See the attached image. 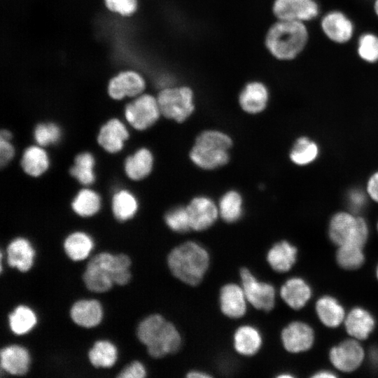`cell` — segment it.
Wrapping results in <instances>:
<instances>
[{"label": "cell", "mask_w": 378, "mask_h": 378, "mask_svg": "<svg viewBox=\"0 0 378 378\" xmlns=\"http://www.w3.org/2000/svg\"><path fill=\"white\" fill-rule=\"evenodd\" d=\"M136 337L154 358L174 354L181 345L177 328L158 314H150L141 321L136 328Z\"/></svg>", "instance_id": "cell-1"}, {"label": "cell", "mask_w": 378, "mask_h": 378, "mask_svg": "<svg viewBox=\"0 0 378 378\" xmlns=\"http://www.w3.org/2000/svg\"><path fill=\"white\" fill-rule=\"evenodd\" d=\"M232 146L233 140L227 133L216 129L205 130L195 137L189 158L201 169H217L229 162Z\"/></svg>", "instance_id": "cell-2"}, {"label": "cell", "mask_w": 378, "mask_h": 378, "mask_svg": "<svg viewBox=\"0 0 378 378\" xmlns=\"http://www.w3.org/2000/svg\"><path fill=\"white\" fill-rule=\"evenodd\" d=\"M309 31L304 22L278 20L268 29L265 44L270 53L279 60H291L305 48Z\"/></svg>", "instance_id": "cell-3"}, {"label": "cell", "mask_w": 378, "mask_h": 378, "mask_svg": "<svg viewBox=\"0 0 378 378\" xmlns=\"http://www.w3.org/2000/svg\"><path fill=\"white\" fill-rule=\"evenodd\" d=\"M167 262L172 274L190 286L199 284L209 265V255L197 242L189 241L173 248Z\"/></svg>", "instance_id": "cell-4"}, {"label": "cell", "mask_w": 378, "mask_h": 378, "mask_svg": "<svg viewBox=\"0 0 378 378\" xmlns=\"http://www.w3.org/2000/svg\"><path fill=\"white\" fill-rule=\"evenodd\" d=\"M156 97L162 116L177 123L188 120L195 111L194 92L188 86L163 88Z\"/></svg>", "instance_id": "cell-5"}, {"label": "cell", "mask_w": 378, "mask_h": 378, "mask_svg": "<svg viewBox=\"0 0 378 378\" xmlns=\"http://www.w3.org/2000/svg\"><path fill=\"white\" fill-rule=\"evenodd\" d=\"M328 232L331 241L339 246L351 244L363 248L368 239V227L363 218L338 212L330 220Z\"/></svg>", "instance_id": "cell-6"}, {"label": "cell", "mask_w": 378, "mask_h": 378, "mask_svg": "<svg viewBox=\"0 0 378 378\" xmlns=\"http://www.w3.org/2000/svg\"><path fill=\"white\" fill-rule=\"evenodd\" d=\"M162 116L157 97L143 93L129 102L124 109L127 123L136 131L150 129Z\"/></svg>", "instance_id": "cell-7"}, {"label": "cell", "mask_w": 378, "mask_h": 378, "mask_svg": "<svg viewBox=\"0 0 378 378\" xmlns=\"http://www.w3.org/2000/svg\"><path fill=\"white\" fill-rule=\"evenodd\" d=\"M114 254L104 251L92 256L83 274V281L88 290L95 293L108 291L114 285L112 280Z\"/></svg>", "instance_id": "cell-8"}, {"label": "cell", "mask_w": 378, "mask_h": 378, "mask_svg": "<svg viewBox=\"0 0 378 378\" xmlns=\"http://www.w3.org/2000/svg\"><path fill=\"white\" fill-rule=\"evenodd\" d=\"M239 274L247 301L257 309L267 312L272 309L275 302L274 288L258 281L248 268H241Z\"/></svg>", "instance_id": "cell-9"}, {"label": "cell", "mask_w": 378, "mask_h": 378, "mask_svg": "<svg viewBox=\"0 0 378 378\" xmlns=\"http://www.w3.org/2000/svg\"><path fill=\"white\" fill-rule=\"evenodd\" d=\"M191 230L203 231L211 227L219 216L218 204L210 197L200 195L192 197L186 205Z\"/></svg>", "instance_id": "cell-10"}, {"label": "cell", "mask_w": 378, "mask_h": 378, "mask_svg": "<svg viewBox=\"0 0 378 378\" xmlns=\"http://www.w3.org/2000/svg\"><path fill=\"white\" fill-rule=\"evenodd\" d=\"M272 11L278 20L305 22L318 16L319 6L316 0H274Z\"/></svg>", "instance_id": "cell-11"}, {"label": "cell", "mask_w": 378, "mask_h": 378, "mask_svg": "<svg viewBox=\"0 0 378 378\" xmlns=\"http://www.w3.org/2000/svg\"><path fill=\"white\" fill-rule=\"evenodd\" d=\"M129 138L126 124L118 118H112L99 127L97 141L106 153L117 154L122 150Z\"/></svg>", "instance_id": "cell-12"}, {"label": "cell", "mask_w": 378, "mask_h": 378, "mask_svg": "<svg viewBox=\"0 0 378 378\" xmlns=\"http://www.w3.org/2000/svg\"><path fill=\"white\" fill-rule=\"evenodd\" d=\"M146 81L138 72L125 71L113 77L108 82L107 92L109 97L116 101L126 97H136L144 93Z\"/></svg>", "instance_id": "cell-13"}, {"label": "cell", "mask_w": 378, "mask_h": 378, "mask_svg": "<svg viewBox=\"0 0 378 378\" xmlns=\"http://www.w3.org/2000/svg\"><path fill=\"white\" fill-rule=\"evenodd\" d=\"M321 28L328 38L341 44L349 41L354 33L353 22L340 10L326 13L321 18Z\"/></svg>", "instance_id": "cell-14"}, {"label": "cell", "mask_w": 378, "mask_h": 378, "mask_svg": "<svg viewBox=\"0 0 378 378\" xmlns=\"http://www.w3.org/2000/svg\"><path fill=\"white\" fill-rule=\"evenodd\" d=\"M364 351L360 344L354 340H346L333 347L330 352V359L333 365L340 371L349 372L355 370L361 364Z\"/></svg>", "instance_id": "cell-15"}, {"label": "cell", "mask_w": 378, "mask_h": 378, "mask_svg": "<svg viewBox=\"0 0 378 378\" xmlns=\"http://www.w3.org/2000/svg\"><path fill=\"white\" fill-rule=\"evenodd\" d=\"M270 92L262 82L254 80L246 83L241 90L238 102L241 109L249 115H258L267 108Z\"/></svg>", "instance_id": "cell-16"}, {"label": "cell", "mask_w": 378, "mask_h": 378, "mask_svg": "<svg viewBox=\"0 0 378 378\" xmlns=\"http://www.w3.org/2000/svg\"><path fill=\"white\" fill-rule=\"evenodd\" d=\"M154 164L155 158L151 150L140 147L125 159L123 169L129 179L140 181L150 176Z\"/></svg>", "instance_id": "cell-17"}, {"label": "cell", "mask_w": 378, "mask_h": 378, "mask_svg": "<svg viewBox=\"0 0 378 378\" xmlns=\"http://www.w3.org/2000/svg\"><path fill=\"white\" fill-rule=\"evenodd\" d=\"M8 265L21 272H28L34 265L35 250L29 240L23 237L13 239L6 250Z\"/></svg>", "instance_id": "cell-18"}, {"label": "cell", "mask_w": 378, "mask_h": 378, "mask_svg": "<svg viewBox=\"0 0 378 378\" xmlns=\"http://www.w3.org/2000/svg\"><path fill=\"white\" fill-rule=\"evenodd\" d=\"M313 330L307 324L294 321L281 332V341L289 352L298 353L308 350L314 342Z\"/></svg>", "instance_id": "cell-19"}, {"label": "cell", "mask_w": 378, "mask_h": 378, "mask_svg": "<svg viewBox=\"0 0 378 378\" xmlns=\"http://www.w3.org/2000/svg\"><path fill=\"white\" fill-rule=\"evenodd\" d=\"M31 357L29 351L19 344H10L0 351L2 370L14 376H23L29 369Z\"/></svg>", "instance_id": "cell-20"}, {"label": "cell", "mask_w": 378, "mask_h": 378, "mask_svg": "<svg viewBox=\"0 0 378 378\" xmlns=\"http://www.w3.org/2000/svg\"><path fill=\"white\" fill-rule=\"evenodd\" d=\"M69 315L77 326L91 328L102 322L103 308L101 303L95 299H82L71 305Z\"/></svg>", "instance_id": "cell-21"}, {"label": "cell", "mask_w": 378, "mask_h": 378, "mask_svg": "<svg viewBox=\"0 0 378 378\" xmlns=\"http://www.w3.org/2000/svg\"><path fill=\"white\" fill-rule=\"evenodd\" d=\"M246 300L243 288L236 284H227L220 290V310L227 317L243 316L246 312Z\"/></svg>", "instance_id": "cell-22"}, {"label": "cell", "mask_w": 378, "mask_h": 378, "mask_svg": "<svg viewBox=\"0 0 378 378\" xmlns=\"http://www.w3.org/2000/svg\"><path fill=\"white\" fill-rule=\"evenodd\" d=\"M50 165V157L44 147L35 144L24 150L20 166L27 176L38 178L48 172Z\"/></svg>", "instance_id": "cell-23"}, {"label": "cell", "mask_w": 378, "mask_h": 378, "mask_svg": "<svg viewBox=\"0 0 378 378\" xmlns=\"http://www.w3.org/2000/svg\"><path fill=\"white\" fill-rule=\"evenodd\" d=\"M111 211L119 222L132 219L139 209V201L131 190L127 188L116 190L111 197Z\"/></svg>", "instance_id": "cell-24"}, {"label": "cell", "mask_w": 378, "mask_h": 378, "mask_svg": "<svg viewBox=\"0 0 378 378\" xmlns=\"http://www.w3.org/2000/svg\"><path fill=\"white\" fill-rule=\"evenodd\" d=\"M75 214L82 218H90L97 214L102 205L101 195L96 190L84 187L79 190L71 202Z\"/></svg>", "instance_id": "cell-25"}, {"label": "cell", "mask_w": 378, "mask_h": 378, "mask_svg": "<svg viewBox=\"0 0 378 378\" xmlns=\"http://www.w3.org/2000/svg\"><path fill=\"white\" fill-rule=\"evenodd\" d=\"M94 246L92 237L84 231H74L69 234L63 242V248L73 261L85 260Z\"/></svg>", "instance_id": "cell-26"}, {"label": "cell", "mask_w": 378, "mask_h": 378, "mask_svg": "<svg viewBox=\"0 0 378 378\" xmlns=\"http://www.w3.org/2000/svg\"><path fill=\"white\" fill-rule=\"evenodd\" d=\"M96 158L90 151L78 153L74 159L69 174L80 185L89 187L96 181Z\"/></svg>", "instance_id": "cell-27"}, {"label": "cell", "mask_w": 378, "mask_h": 378, "mask_svg": "<svg viewBox=\"0 0 378 378\" xmlns=\"http://www.w3.org/2000/svg\"><path fill=\"white\" fill-rule=\"evenodd\" d=\"M297 248L287 241L276 243L269 250L267 260L271 267L278 272L288 271L296 260Z\"/></svg>", "instance_id": "cell-28"}, {"label": "cell", "mask_w": 378, "mask_h": 378, "mask_svg": "<svg viewBox=\"0 0 378 378\" xmlns=\"http://www.w3.org/2000/svg\"><path fill=\"white\" fill-rule=\"evenodd\" d=\"M262 337L257 328L244 325L239 327L233 336L234 349L243 356H253L261 347Z\"/></svg>", "instance_id": "cell-29"}, {"label": "cell", "mask_w": 378, "mask_h": 378, "mask_svg": "<svg viewBox=\"0 0 378 378\" xmlns=\"http://www.w3.org/2000/svg\"><path fill=\"white\" fill-rule=\"evenodd\" d=\"M311 295V288L300 278L288 279L281 288L282 299L294 309H299L304 307L309 300Z\"/></svg>", "instance_id": "cell-30"}, {"label": "cell", "mask_w": 378, "mask_h": 378, "mask_svg": "<svg viewBox=\"0 0 378 378\" xmlns=\"http://www.w3.org/2000/svg\"><path fill=\"white\" fill-rule=\"evenodd\" d=\"M219 216L227 223L239 221L244 214V198L235 189L225 191L218 202Z\"/></svg>", "instance_id": "cell-31"}, {"label": "cell", "mask_w": 378, "mask_h": 378, "mask_svg": "<svg viewBox=\"0 0 378 378\" xmlns=\"http://www.w3.org/2000/svg\"><path fill=\"white\" fill-rule=\"evenodd\" d=\"M374 327V320L372 316L360 307L353 309L345 320L346 331L357 340L366 339Z\"/></svg>", "instance_id": "cell-32"}, {"label": "cell", "mask_w": 378, "mask_h": 378, "mask_svg": "<svg viewBox=\"0 0 378 378\" xmlns=\"http://www.w3.org/2000/svg\"><path fill=\"white\" fill-rule=\"evenodd\" d=\"M118 357L116 346L106 340L96 341L88 353V360L94 368H110L115 364Z\"/></svg>", "instance_id": "cell-33"}, {"label": "cell", "mask_w": 378, "mask_h": 378, "mask_svg": "<svg viewBox=\"0 0 378 378\" xmlns=\"http://www.w3.org/2000/svg\"><path fill=\"white\" fill-rule=\"evenodd\" d=\"M9 328L16 335H23L30 332L37 323L34 311L24 304L17 306L8 315Z\"/></svg>", "instance_id": "cell-34"}, {"label": "cell", "mask_w": 378, "mask_h": 378, "mask_svg": "<svg viewBox=\"0 0 378 378\" xmlns=\"http://www.w3.org/2000/svg\"><path fill=\"white\" fill-rule=\"evenodd\" d=\"M316 309L321 322L328 327L338 326L344 317L343 307L330 296L320 298L316 302Z\"/></svg>", "instance_id": "cell-35"}, {"label": "cell", "mask_w": 378, "mask_h": 378, "mask_svg": "<svg viewBox=\"0 0 378 378\" xmlns=\"http://www.w3.org/2000/svg\"><path fill=\"white\" fill-rule=\"evenodd\" d=\"M318 152V146L314 141L306 136H301L293 144L289 156L292 162L303 166L315 160Z\"/></svg>", "instance_id": "cell-36"}, {"label": "cell", "mask_w": 378, "mask_h": 378, "mask_svg": "<svg viewBox=\"0 0 378 378\" xmlns=\"http://www.w3.org/2000/svg\"><path fill=\"white\" fill-rule=\"evenodd\" d=\"M63 132L62 127L55 122L38 123L33 130V138L36 144L42 147L55 146L60 143Z\"/></svg>", "instance_id": "cell-37"}, {"label": "cell", "mask_w": 378, "mask_h": 378, "mask_svg": "<svg viewBox=\"0 0 378 378\" xmlns=\"http://www.w3.org/2000/svg\"><path fill=\"white\" fill-rule=\"evenodd\" d=\"M167 226L172 231L185 233L191 230L186 205H177L169 209L164 216Z\"/></svg>", "instance_id": "cell-38"}, {"label": "cell", "mask_w": 378, "mask_h": 378, "mask_svg": "<svg viewBox=\"0 0 378 378\" xmlns=\"http://www.w3.org/2000/svg\"><path fill=\"white\" fill-rule=\"evenodd\" d=\"M361 247L345 244L339 246L336 258L338 264L346 270H355L364 262V255Z\"/></svg>", "instance_id": "cell-39"}, {"label": "cell", "mask_w": 378, "mask_h": 378, "mask_svg": "<svg viewBox=\"0 0 378 378\" xmlns=\"http://www.w3.org/2000/svg\"><path fill=\"white\" fill-rule=\"evenodd\" d=\"M357 53L365 62H378V36L371 32L360 35L357 43Z\"/></svg>", "instance_id": "cell-40"}, {"label": "cell", "mask_w": 378, "mask_h": 378, "mask_svg": "<svg viewBox=\"0 0 378 378\" xmlns=\"http://www.w3.org/2000/svg\"><path fill=\"white\" fill-rule=\"evenodd\" d=\"M132 260L128 255L123 253L114 254L112 280L113 284L123 286L127 285L131 278L130 267Z\"/></svg>", "instance_id": "cell-41"}, {"label": "cell", "mask_w": 378, "mask_h": 378, "mask_svg": "<svg viewBox=\"0 0 378 378\" xmlns=\"http://www.w3.org/2000/svg\"><path fill=\"white\" fill-rule=\"evenodd\" d=\"M107 8L122 16H130L137 9V0H104Z\"/></svg>", "instance_id": "cell-42"}, {"label": "cell", "mask_w": 378, "mask_h": 378, "mask_svg": "<svg viewBox=\"0 0 378 378\" xmlns=\"http://www.w3.org/2000/svg\"><path fill=\"white\" fill-rule=\"evenodd\" d=\"M147 372L144 364L139 360H134L117 374L118 378H144Z\"/></svg>", "instance_id": "cell-43"}, {"label": "cell", "mask_w": 378, "mask_h": 378, "mask_svg": "<svg viewBox=\"0 0 378 378\" xmlns=\"http://www.w3.org/2000/svg\"><path fill=\"white\" fill-rule=\"evenodd\" d=\"M365 192L359 188L351 189L347 195V203L352 212L358 213L366 204Z\"/></svg>", "instance_id": "cell-44"}, {"label": "cell", "mask_w": 378, "mask_h": 378, "mask_svg": "<svg viewBox=\"0 0 378 378\" xmlns=\"http://www.w3.org/2000/svg\"><path fill=\"white\" fill-rule=\"evenodd\" d=\"M15 155V148L11 140L0 138V164L7 166Z\"/></svg>", "instance_id": "cell-45"}, {"label": "cell", "mask_w": 378, "mask_h": 378, "mask_svg": "<svg viewBox=\"0 0 378 378\" xmlns=\"http://www.w3.org/2000/svg\"><path fill=\"white\" fill-rule=\"evenodd\" d=\"M367 193L370 198L378 202V172L374 173L367 183Z\"/></svg>", "instance_id": "cell-46"}, {"label": "cell", "mask_w": 378, "mask_h": 378, "mask_svg": "<svg viewBox=\"0 0 378 378\" xmlns=\"http://www.w3.org/2000/svg\"><path fill=\"white\" fill-rule=\"evenodd\" d=\"M211 376L208 373L201 370H191L188 372L187 377L188 378H209Z\"/></svg>", "instance_id": "cell-47"}, {"label": "cell", "mask_w": 378, "mask_h": 378, "mask_svg": "<svg viewBox=\"0 0 378 378\" xmlns=\"http://www.w3.org/2000/svg\"><path fill=\"white\" fill-rule=\"evenodd\" d=\"M370 360L373 364L378 366V349L374 348L370 353Z\"/></svg>", "instance_id": "cell-48"}, {"label": "cell", "mask_w": 378, "mask_h": 378, "mask_svg": "<svg viewBox=\"0 0 378 378\" xmlns=\"http://www.w3.org/2000/svg\"><path fill=\"white\" fill-rule=\"evenodd\" d=\"M0 138L7 139V140H12L13 134L10 130L7 129H4V130H1L0 132Z\"/></svg>", "instance_id": "cell-49"}, {"label": "cell", "mask_w": 378, "mask_h": 378, "mask_svg": "<svg viewBox=\"0 0 378 378\" xmlns=\"http://www.w3.org/2000/svg\"><path fill=\"white\" fill-rule=\"evenodd\" d=\"M314 377H335V374L326 370L320 371L314 375Z\"/></svg>", "instance_id": "cell-50"}, {"label": "cell", "mask_w": 378, "mask_h": 378, "mask_svg": "<svg viewBox=\"0 0 378 378\" xmlns=\"http://www.w3.org/2000/svg\"><path fill=\"white\" fill-rule=\"evenodd\" d=\"M374 10L375 14L378 17V0H375L374 2Z\"/></svg>", "instance_id": "cell-51"}, {"label": "cell", "mask_w": 378, "mask_h": 378, "mask_svg": "<svg viewBox=\"0 0 378 378\" xmlns=\"http://www.w3.org/2000/svg\"><path fill=\"white\" fill-rule=\"evenodd\" d=\"M377 276L378 278V266H377Z\"/></svg>", "instance_id": "cell-52"}, {"label": "cell", "mask_w": 378, "mask_h": 378, "mask_svg": "<svg viewBox=\"0 0 378 378\" xmlns=\"http://www.w3.org/2000/svg\"><path fill=\"white\" fill-rule=\"evenodd\" d=\"M377 229H378V223H377Z\"/></svg>", "instance_id": "cell-53"}]
</instances>
